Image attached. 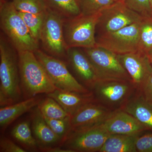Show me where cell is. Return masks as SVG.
<instances>
[{"label": "cell", "mask_w": 152, "mask_h": 152, "mask_svg": "<svg viewBox=\"0 0 152 152\" xmlns=\"http://www.w3.org/2000/svg\"><path fill=\"white\" fill-rule=\"evenodd\" d=\"M32 113L31 127L39 149L60 145L61 140L50 127L37 107L34 109Z\"/></svg>", "instance_id": "18"}, {"label": "cell", "mask_w": 152, "mask_h": 152, "mask_svg": "<svg viewBox=\"0 0 152 152\" xmlns=\"http://www.w3.org/2000/svg\"><path fill=\"white\" fill-rule=\"evenodd\" d=\"M120 109L135 118L145 129L152 132V106L137 91Z\"/></svg>", "instance_id": "17"}, {"label": "cell", "mask_w": 152, "mask_h": 152, "mask_svg": "<svg viewBox=\"0 0 152 152\" xmlns=\"http://www.w3.org/2000/svg\"><path fill=\"white\" fill-rule=\"evenodd\" d=\"M44 118L53 132L61 140V142L72 130L71 116L62 119Z\"/></svg>", "instance_id": "28"}, {"label": "cell", "mask_w": 152, "mask_h": 152, "mask_svg": "<svg viewBox=\"0 0 152 152\" xmlns=\"http://www.w3.org/2000/svg\"><path fill=\"white\" fill-rule=\"evenodd\" d=\"M142 18L124 2H115L99 13L97 28L101 34L111 32L137 23Z\"/></svg>", "instance_id": "11"}, {"label": "cell", "mask_w": 152, "mask_h": 152, "mask_svg": "<svg viewBox=\"0 0 152 152\" xmlns=\"http://www.w3.org/2000/svg\"><path fill=\"white\" fill-rule=\"evenodd\" d=\"M140 21L118 31L101 34L96 39L97 45L118 55L138 51Z\"/></svg>", "instance_id": "10"}, {"label": "cell", "mask_w": 152, "mask_h": 152, "mask_svg": "<svg viewBox=\"0 0 152 152\" xmlns=\"http://www.w3.org/2000/svg\"><path fill=\"white\" fill-rule=\"evenodd\" d=\"M11 135L27 152L39 151V145L33 134L29 121H24L17 124L11 130Z\"/></svg>", "instance_id": "20"}, {"label": "cell", "mask_w": 152, "mask_h": 152, "mask_svg": "<svg viewBox=\"0 0 152 152\" xmlns=\"http://www.w3.org/2000/svg\"><path fill=\"white\" fill-rule=\"evenodd\" d=\"M151 8L152 9V0H151Z\"/></svg>", "instance_id": "36"}, {"label": "cell", "mask_w": 152, "mask_h": 152, "mask_svg": "<svg viewBox=\"0 0 152 152\" xmlns=\"http://www.w3.org/2000/svg\"><path fill=\"white\" fill-rule=\"evenodd\" d=\"M139 92L145 101L152 106V74Z\"/></svg>", "instance_id": "32"}, {"label": "cell", "mask_w": 152, "mask_h": 152, "mask_svg": "<svg viewBox=\"0 0 152 152\" xmlns=\"http://www.w3.org/2000/svg\"><path fill=\"white\" fill-rule=\"evenodd\" d=\"M138 51L152 54V16L142 17L140 22Z\"/></svg>", "instance_id": "23"}, {"label": "cell", "mask_w": 152, "mask_h": 152, "mask_svg": "<svg viewBox=\"0 0 152 152\" xmlns=\"http://www.w3.org/2000/svg\"><path fill=\"white\" fill-rule=\"evenodd\" d=\"M127 6L142 16H152L151 0H126Z\"/></svg>", "instance_id": "29"}, {"label": "cell", "mask_w": 152, "mask_h": 152, "mask_svg": "<svg viewBox=\"0 0 152 152\" xmlns=\"http://www.w3.org/2000/svg\"><path fill=\"white\" fill-rule=\"evenodd\" d=\"M64 18L48 8L45 13L39 41L45 52L58 58H66L67 50L64 35Z\"/></svg>", "instance_id": "5"}, {"label": "cell", "mask_w": 152, "mask_h": 152, "mask_svg": "<svg viewBox=\"0 0 152 152\" xmlns=\"http://www.w3.org/2000/svg\"><path fill=\"white\" fill-rule=\"evenodd\" d=\"M84 52L92 64L99 80L131 82L117 54L97 45L92 48L84 49Z\"/></svg>", "instance_id": "7"}, {"label": "cell", "mask_w": 152, "mask_h": 152, "mask_svg": "<svg viewBox=\"0 0 152 152\" xmlns=\"http://www.w3.org/2000/svg\"><path fill=\"white\" fill-rule=\"evenodd\" d=\"M13 5L20 12L42 14L48 8L44 0H12Z\"/></svg>", "instance_id": "25"}, {"label": "cell", "mask_w": 152, "mask_h": 152, "mask_svg": "<svg viewBox=\"0 0 152 152\" xmlns=\"http://www.w3.org/2000/svg\"><path fill=\"white\" fill-rule=\"evenodd\" d=\"M110 135L102 124L71 130L59 146L73 152H99Z\"/></svg>", "instance_id": "9"}, {"label": "cell", "mask_w": 152, "mask_h": 152, "mask_svg": "<svg viewBox=\"0 0 152 152\" xmlns=\"http://www.w3.org/2000/svg\"><path fill=\"white\" fill-rule=\"evenodd\" d=\"M39 151L44 152H73L70 150L64 148L59 145L41 148L39 149Z\"/></svg>", "instance_id": "33"}, {"label": "cell", "mask_w": 152, "mask_h": 152, "mask_svg": "<svg viewBox=\"0 0 152 152\" xmlns=\"http://www.w3.org/2000/svg\"><path fill=\"white\" fill-rule=\"evenodd\" d=\"M37 107L43 116L48 118L62 119L71 116L56 101L48 96L40 100Z\"/></svg>", "instance_id": "24"}, {"label": "cell", "mask_w": 152, "mask_h": 152, "mask_svg": "<svg viewBox=\"0 0 152 152\" xmlns=\"http://www.w3.org/2000/svg\"><path fill=\"white\" fill-rule=\"evenodd\" d=\"M150 61H151V66L152 68V54L149 57Z\"/></svg>", "instance_id": "35"}, {"label": "cell", "mask_w": 152, "mask_h": 152, "mask_svg": "<svg viewBox=\"0 0 152 152\" xmlns=\"http://www.w3.org/2000/svg\"><path fill=\"white\" fill-rule=\"evenodd\" d=\"M40 100L35 97L25 99L24 100L9 105L1 107L0 108L1 132H4L7 128L19 117L37 107Z\"/></svg>", "instance_id": "19"}, {"label": "cell", "mask_w": 152, "mask_h": 152, "mask_svg": "<svg viewBox=\"0 0 152 152\" xmlns=\"http://www.w3.org/2000/svg\"><path fill=\"white\" fill-rule=\"evenodd\" d=\"M99 13L64 19V35L68 48H88L96 45L95 32Z\"/></svg>", "instance_id": "4"}, {"label": "cell", "mask_w": 152, "mask_h": 152, "mask_svg": "<svg viewBox=\"0 0 152 152\" xmlns=\"http://www.w3.org/2000/svg\"><path fill=\"white\" fill-rule=\"evenodd\" d=\"M77 48H68L67 59L84 86L92 91L99 80V77L92 64L84 52H82Z\"/></svg>", "instance_id": "15"}, {"label": "cell", "mask_w": 152, "mask_h": 152, "mask_svg": "<svg viewBox=\"0 0 152 152\" xmlns=\"http://www.w3.org/2000/svg\"><path fill=\"white\" fill-rule=\"evenodd\" d=\"M0 26L17 52L35 53L39 50V42L33 38L20 12L11 1H1Z\"/></svg>", "instance_id": "3"}, {"label": "cell", "mask_w": 152, "mask_h": 152, "mask_svg": "<svg viewBox=\"0 0 152 152\" xmlns=\"http://www.w3.org/2000/svg\"><path fill=\"white\" fill-rule=\"evenodd\" d=\"M118 56L132 83L136 90L140 91L152 74L149 56L140 51L118 55Z\"/></svg>", "instance_id": "12"}, {"label": "cell", "mask_w": 152, "mask_h": 152, "mask_svg": "<svg viewBox=\"0 0 152 152\" xmlns=\"http://www.w3.org/2000/svg\"><path fill=\"white\" fill-rule=\"evenodd\" d=\"M113 111L97 102L87 104L71 116L72 130H80L102 124Z\"/></svg>", "instance_id": "13"}, {"label": "cell", "mask_w": 152, "mask_h": 152, "mask_svg": "<svg viewBox=\"0 0 152 152\" xmlns=\"http://www.w3.org/2000/svg\"><path fill=\"white\" fill-rule=\"evenodd\" d=\"M136 148L137 152H152V134L138 136Z\"/></svg>", "instance_id": "30"}, {"label": "cell", "mask_w": 152, "mask_h": 152, "mask_svg": "<svg viewBox=\"0 0 152 152\" xmlns=\"http://www.w3.org/2000/svg\"><path fill=\"white\" fill-rule=\"evenodd\" d=\"M48 8L59 14L64 19L81 13L79 0H44Z\"/></svg>", "instance_id": "22"}, {"label": "cell", "mask_w": 152, "mask_h": 152, "mask_svg": "<svg viewBox=\"0 0 152 152\" xmlns=\"http://www.w3.org/2000/svg\"><path fill=\"white\" fill-rule=\"evenodd\" d=\"M81 13L94 15L100 12L115 2L114 0H79Z\"/></svg>", "instance_id": "27"}, {"label": "cell", "mask_w": 152, "mask_h": 152, "mask_svg": "<svg viewBox=\"0 0 152 152\" xmlns=\"http://www.w3.org/2000/svg\"><path fill=\"white\" fill-rule=\"evenodd\" d=\"M102 124L110 134L138 136L146 131L134 117L121 109L114 110Z\"/></svg>", "instance_id": "14"}, {"label": "cell", "mask_w": 152, "mask_h": 152, "mask_svg": "<svg viewBox=\"0 0 152 152\" xmlns=\"http://www.w3.org/2000/svg\"><path fill=\"white\" fill-rule=\"evenodd\" d=\"M23 96L25 99L53 92L56 88L43 66L32 52H18Z\"/></svg>", "instance_id": "2"}, {"label": "cell", "mask_w": 152, "mask_h": 152, "mask_svg": "<svg viewBox=\"0 0 152 152\" xmlns=\"http://www.w3.org/2000/svg\"><path fill=\"white\" fill-rule=\"evenodd\" d=\"M57 89L80 93L91 91L71 73L62 60L38 50L34 53Z\"/></svg>", "instance_id": "8"}, {"label": "cell", "mask_w": 152, "mask_h": 152, "mask_svg": "<svg viewBox=\"0 0 152 152\" xmlns=\"http://www.w3.org/2000/svg\"><path fill=\"white\" fill-rule=\"evenodd\" d=\"M1 152H27V151L10 139L2 137L0 139Z\"/></svg>", "instance_id": "31"}, {"label": "cell", "mask_w": 152, "mask_h": 152, "mask_svg": "<svg viewBox=\"0 0 152 152\" xmlns=\"http://www.w3.org/2000/svg\"><path fill=\"white\" fill-rule=\"evenodd\" d=\"M126 0H114L115 2H125Z\"/></svg>", "instance_id": "34"}, {"label": "cell", "mask_w": 152, "mask_h": 152, "mask_svg": "<svg viewBox=\"0 0 152 152\" xmlns=\"http://www.w3.org/2000/svg\"><path fill=\"white\" fill-rule=\"evenodd\" d=\"M138 136L110 134L99 152H137L136 141Z\"/></svg>", "instance_id": "21"}, {"label": "cell", "mask_w": 152, "mask_h": 152, "mask_svg": "<svg viewBox=\"0 0 152 152\" xmlns=\"http://www.w3.org/2000/svg\"><path fill=\"white\" fill-rule=\"evenodd\" d=\"M5 1H12V0H5Z\"/></svg>", "instance_id": "37"}, {"label": "cell", "mask_w": 152, "mask_h": 152, "mask_svg": "<svg viewBox=\"0 0 152 152\" xmlns=\"http://www.w3.org/2000/svg\"><path fill=\"white\" fill-rule=\"evenodd\" d=\"M47 96L56 101L71 116L87 104L97 102L92 91L80 93L56 89Z\"/></svg>", "instance_id": "16"}, {"label": "cell", "mask_w": 152, "mask_h": 152, "mask_svg": "<svg viewBox=\"0 0 152 152\" xmlns=\"http://www.w3.org/2000/svg\"><path fill=\"white\" fill-rule=\"evenodd\" d=\"M19 12L32 36L39 42L46 12L45 13L37 14Z\"/></svg>", "instance_id": "26"}, {"label": "cell", "mask_w": 152, "mask_h": 152, "mask_svg": "<svg viewBox=\"0 0 152 152\" xmlns=\"http://www.w3.org/2000/svg\"><path fill=\"white\" fill-rule=\"evenodd\" d=\"M22 92L18 56L1 34L0 38V106L20 102Z\"/></svg>", "instance_id": "1"}, {"label": "cell", "mask_w": 152, "mask_h": 152, "mask_svg": "<svg viewBox=\"0 0 152 152\" xmlns=\"http://www.w3.org/2000/svg\"><path fill=\"white\" fill-rule=\"evenodd\" d=\"M92 91L97 102L114 111L121 108L137 91L129 81L99 80Z\"/></svg>", "instance_id": "6"}]
</instances>
